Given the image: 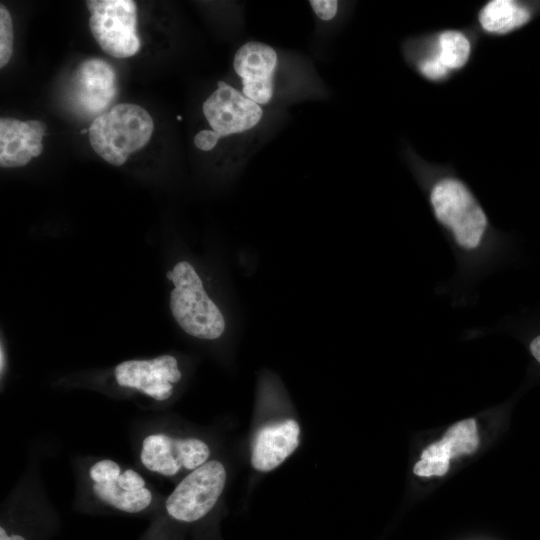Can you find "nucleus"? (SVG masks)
Returning a JSON list of instances; mask_svg holds the SVG:
<instances>
[{
    "label": "nucleus",
    "mask_w": 540,
    "mask_h": 540,
    "mask_svg": "<svg viewBox=\"0 0 540 540\" xmlns=\"http://www.w3.org/2000/svg\"><path fill=\"white\" fill-rule=\"evenodd\" d=\"M229 475L228 462L219 455L215 456L176 483L165 499V512L181 523L203 519L220 504Z\"/></svg>",
    "instance_id": "39448f33"
},
{
    "label": "nucleus",
    "mask_w": 540,
    "mask_h": 540,
    "mask_svg": "<svg viewBox=\"0 0 540 540\" xmlns=\"http://www.w3.org/2000/svg\"><path fill=\"white\" fill-rule=\"evenodd\" d=\"M194 145L203 152L212 151L220 142L219 137L210 129H202L194 136Z\"/></svg>",
    "instance_id": "6ab92c4d"
},
{
    "label": "nucleus",
    "mask_w": 540,
    "mask_h": 540,
    "mask_svg": "<svg viewBox=\"0 0 540 540\" xmlns=\"http://www.w3.org/2000/svg\"><path fill=\"white\" fill-rule=\"evenodd\" d=\"M479 446L475 419L469 418L450 426L440 440L425 448L421 459L415 463L417 476H443L449 470L450 459L474 453Z\"/></svg>",
    "instance_id": "ddd939ff"
},
{
    "label": "nucleus",
    "mask_w": 540,
    "mask_h": 540,
    "mask_svg": "<svg viewBox=\"0 0 540 540\" xmlns=\"http://www.w3.org/2000/svg\"><path fill=\"white\" fill-rule=\"evenodd\" d=\"M86 486L103 505L130 514L147 510L157 496L139 471L109 458L97 459L88 466Z\"/></svg>",
    "instance_id": "423d86ee"
},
{
    "label": "nucleus",
    "mask_w": 540,
    "mask_h": 540,
    "mask_svg": "<svg viewBox=\"0 0 540 540\" xmlns=\"http://www.w3.org/2000/svg\"><path fill=\"white\" fill-rule=\"evenodd\" d=\"M13 51V24L8 9L0 5V67L10 60Z\"/></svg>",
    "instance_id": "f3484780"
},
{
    "label": "nucleus",
    "mask_w": 540,
    "mask_h": 540,
    "mask_svg": "<svg viewBox=\"0 0 540 540\" xmlns=\"http://www.w3.org/2000/svg\"><path fill=\"white\" fill-rule=\"evenodd\" d=\"M421 70L430 79H439L447 72V68L440 62L437 56L425 60L421 65Z\"/></svg>",
    "instance_id": "aec40b11"
},
{
    "label": "nucleus",
    "mask_w": 540,
    "mask_h": 540,
    "mask_svg": "<svg viewBox=\"0 0 540 540\" xmlns=\"http://www.w3.org/2000/svg\"><path fill=\"white\" fill-rule=\"evenodd\" d=\"M215 453V443L204 434L157 431L143 437L138 458L149 473L178 483Z\"/></svg>",
    "instance_id": "f03ea898"
},
{
    "label": "nucleus",
    "mask_w": 540,
    "mask_h": 540,
    "mask_svg": "<svg viewBox=\"0 0 540 540\" xmlns=\"http://www.w3.org/2000/svg\"><path fill=\"white\" fill-rule=\"evenodd\" d=\"M6 366V357L3 349V344H1V351H0V370H1V376H3V372Z\"/></svg>",
    "instance_id": "5701e85b"
},
{
    "label": "nucleus",
    "mask_w": 540,
    "mask_h": 540,
    "mask_svg": "<svg viewBox=\"0 0 540 540\" xmlns=\"http://www.w3.org/2000/svg\"><path fill=\"white\" fill-rule=\"evenodd\" d=\"M309 5L317 19L323 22L333 20L339 8V2L336 0H310Z\"/></svg>",
    "instance_id": "a211bd4d"
},
{
    "label": "nucleus",
    "mask_w": 540,
    "mask_h": 540,
    "mask_svg": "<svg viewBox=\"0 0 540 540\" xmlns=\"http://www.w3.org/2000/svg\"><path fill=\"white\" fill-rule=\"evenodd\" d=\"M115 383L157 402L171 399L183 373L178 359L170 354L151 359H130L117 364L113 371Z\"/></svg>",
    "instance_id": "9b49d317"
},
{
    "label": "nucleus",
    "mask_w": 540,
    "mask_h": 540,
    "mask_svg": "<svg viewBox=\"0 0 540 540\" xmlns=\"http://www.w3.org/2000/svg\"><path fill=\"white\" fill-rule=\"evenodd\" d=\"M431 203L438 220L453 232L461 247L473 249L479 245L487 218L463 183L441 180L432 190Z\"/></svg>",
    "instance_id": "6e6552de"
},
{
    "label": "nucleus",
    "mask_w": 540,
    "mask_h": 540,
    "mask_svg": "<svg viewBox=\"0 0 540 540\" xmlns=\"http://www.w3.org/2000/svg\"><path fill=\"white\" fill-rule=\"evenodd\" d=\"M530 351L534 358L540 363V335L530 343Z\"/></svg>",
    "instance_id": "412c9836"
},
{
    "label": "nucleus",
    "mask_w": 540,
    "mask_h": 540,
    "mask_svg": "<svg viewBox=\"0 0 540 540\" xmlns=\"http://www.w3.org/2000/svg\"><path fill=\"white\" fill-rule=\"evenodd\" d=\"M280 63L279 53L271 45L260 41L243 43L233 57L240 90L263 107L277 101L283 78Z\"/></svg>",
    "instance_id": "9d476101"
},
{
    "label": "nucleus",
    "mask_w": 540,
    "mask_h": 540,
    "mask_svg": "<svg viewBox=\"0 0 540 540\" xmlns=\"http://www.w3.org/2000/svg\"><path fill=\"white\" fill-rule=\"evenodd\" d=\"M71 95L83 112L104 113L117 95L115 70L102 59L92 58L81 62L71 80Z\"/></svg>",
    "instance_id": "f8f14e48"
},
{
    "label": "nucleus",
    "mask_w": 540,
    "mask_h": 540,
    "mask_svg": "<svg viewBox=\"0 0 540 540\" xmlns=\"http://www.w3.org/2000/svg\"><path fill=\"white\" fill-rule=\"evenodd\" d=\"M302 427L279 379L263 374L257 388L248 441L251 470L267 474L285 463L299 448Z\"/></svg>",
    "instance_id": "f257e3e1"
},
{
    "label": "nucleus",
    "mask_w": 540,
    "mask_h": 540,
    "mask_svg": "<svg viewBox=\"0 0 540 540\" xmlns=\"http://www.w3.org/2000/svg\"><path fill=\"white\" fill-rule=\"evenodd\" d=\"M438 44L437 57L447 69L460 68L468 60L470 43L463 34L457 31H446L439 36Z\"/></svg>",
    "instance_id": "dca6fc26"
},
{
    "label": "nucleus",
    "mask_w": 540,
    "mask_h": 540,
    "mask_svg": "<svg viewBox=\"0 0 540 540\" xmlns=\"http://www.w3.org/2000/svg\"><path fill=\"white\" fill-rule=\"evenodd\" d=\"M264 108L237 87L221 80L204 100L202 112L210 130L220 141L229 137L249 140L261 129L265 120Z\"/></svg>",
    "instance_id": "0eeeda50"
},
{
    "label": "nucleus",
    "mask_w": 540,
    "mask_h": 540,
    "mask_svg": "<svg viewBox=\"0 0 540 540\" xmlns=\"http://www.w3.org/2000/svg\"><path fill=\"white\" fill-rule=\"evenodd\" d=\"M89 26L99 46L115 58H127L140 49L136 32L137 7L132 0H89Z\"/></svg>",
    "instance_id": "1a4fd4ad"
},
{
    "label": "nucleus",
    "mask_w": 540,
    "mask_h": 540,
    "mask_svg": "<svg viewBox=\"0 0 540 540\" xmlns=\"http://www.w3.org/2000/svg\"><path fill=\"white\" fill-rule=\"evenodd\" d=\"M171 313L188 335L202 340H216L225 331V319L218 306L207 295L203 282L188 261L178 262L170 279Z\"/></svg>",
    "instance_id": "20e7f679"
},
{
    "label": "nucleus",
    "mask_w": 540,
    "mask_h": 540,
    "mask_svg": "<svg viewBox=\"0 0 540 540\" xmlns=\"http://www.w3.org/2000/svg\"><path fill=\"white\" fill-rule=\"evenodd\" d=\"M45 125L38 120L0 119V165L15 168L28 164L43 150Z\"/></svg>",
    "instance_id": "4468645a"
},
{
    "label": "nucleus",
    "mask_w": 540,
    "mask_h": 540,
    "mask_svg": "<svg viewBox=\"0 0 540 540\" xmlns=\"http://www.w3.org/2000/svg\"><path fill=\"white\" fill-rule=\"evenodd\" d=\"M0 540H26L23 536L18 534H11L9 535L6 531V529L1 526L0 527Z\"/></svg>",
    "instance_id": "4be33fe9"
},
{
    "label": "nucleus",
    "mask_w": 540,
    "mask_h": 540,
    "mask_svg": "<svg viewBox=\"0 0 540 540\" xmlns=\"http://www.w3.org/2000/svg\"><path fill=\"white\" fill-rule=\"evenodd\" d=\"M153 129V120L143 107L120 103L94 118L89 141L101 158L120 166L149 142Z\"/></svg>",
    "instance_id": "7ed1b4c3"
},
{
    "label": "nucleus",
    "mask_w": 540,
    "mask_h": 540,
    "mask_svg": "<svg viewBox=\"0 0 540 540\" xmlns=\"http://www.w3.org/2000/svg\"><path fill=\"white\" fill-rule=\"evenodd\" d=\"M530 18L526 8L510 0H493L480 12L479 20L488 32L506 33L525 24Z\"/></svg>",
    "instance_id": "2eb2a0df"
}]
</instances>
